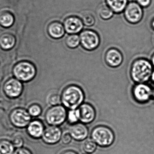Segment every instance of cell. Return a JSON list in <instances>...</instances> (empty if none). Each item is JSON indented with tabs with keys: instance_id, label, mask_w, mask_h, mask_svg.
Listing matches in <instances>:
<instances>
[{
	"instance_id": "1",
	"label": "cell",
	"mask_w": 154,
	"mask_h": 154,
	"mask_svg": "<svg viewBox=\"0 0 154 154\" xmlns=\"http://www.w3.org/2000/svg\"><path fill=\"white\" fill-rule=\"evenodd\" d=\"M153 67L152 62L146 59L140 58L135 60L130 68L131 79L137 84L145 83L151 79Z\"/></svg>"
},
{
	"instance_id": "23",
	"label": "cell",
	"mask_w": 154,
	"mask_h": 154,
	"mask_svg": "<svg viewBox=\"0 0 154 154\" xmlns=\"http://www.w3.org/2000/svg\"><path fill=\"white\" fill-rule=\"evenodd\" d=\"M67 119L69 124H76L79 120V109H69L67 112Z\"/></svg>"
},
{
	"instance_id": "7",
	"label": "cell",
	"mask_w": 154,
	"mask_h": 154,
	"mask_svg": "<svg viewBox=\"0 0 154 154\" xmlns=\"http://www.w3.org/2000/svg\"><path fill=\"white\" fill-rule=\"evenodd\" d=\"M82 46L87 50L91 51L97 49L100 44L99 36L93 30H85L80 35Z\"/></svg>"
},
{
	"instance_id": "5",
	"label": "cell",
	"mask_w": 154,
	"mask_h": 154,
	"mask_svg": "<svg viewBox=\"0 0 154 154\" xmlns=\"http://www.w3.org/2000/svg\"><path fill=\"white\" fill-rule=\"evenodd\" d=\"M35 66L28 61H23L17 64L14 69V76L19 80L28 81L32 80L36 75Z\"/></svg>"
},
{
	"instance_id": "6",
	"label": "cell",
	"mask_w": 154,
	"mask_h": 154,
	"mask_svg": "<svg viewBox=\"0 0 154 154\" xmlns=\"http://www.w3.org/2000/svg\"><path fill=\"white\" fill-rule=\"evenodd\" d=\"M143 8L137 2H130L127 5L124 12L126 20L132 24L140 22L143 17Z\"/></svg>"
},
{
	"instance_id": "27",
	"label": "cell",
	"mask_w": 154,
	"mask_h": 154,
	"mask_svg": "<svg viewBox=\"0 0 154 154\" xmlns=\"http://www.w3.org/2000/svg\"><path fill=\"white\" fill-rule=\"evenodd\" d=\"M42 112V109L40 105L38 104H34L30 107L29 113L31 116L38 117L41 115Z\"/></svg>"
},
{
	"instance_id": "35",
	"label": "cell",
	"mask_w": 154,
	"mask_h": 154,
	"mask_svg": "<svg viewBox=\"0 0 154 154\" xmlns=\"http://www.w3.org/2000/svg\"><path fill=\"white\" fill-rule=\"evenodd\" d=\"M151 62H152L153 66L154 67V53L152 56V58H151Z\"/></svg>"
},
{
	"instance_id": "30",
	"label": "cell",
	"mask_w": 154,
	"mask_h": 154,
	"mask_svg": "<svg viewBox=\"0 0 154 154\" xmlns=\"http://www.w3.org/2000/svg\"><path fill=\"white\" fill-rule=\"evenodd\" d=\"M152 0H137V2L142 7L146 8L150 6Z\"/></svg>"
},
{
	"instance_id": "21",
	"label": "cell",
	"mask_w": 154,
	"mask_h": 154,
	"mask_svg": "<svg viewBox=\"0 0 154 154\" xmlns=\"http://www.w3.org/2000/svg\"><path fill=\"white\" fill-rule=\"evenodd\" d=\"M13 145L7 141L0 142V154H13Z\"/></svg>"
},
{
	"instance_id": "22",
	"label": "cell",
	"mask_w": 154,
	"mask_h": 154,
	"mask_svg": "<svg viewBox=\"0 0 154 154\" xmlns=\"http://www.w3.org/2000/svg\"><path fill=\"white\" fill-rule=\"evenodd\" d=\"M97 148V144L91 139H87L82 144L83 151L87 153H92L96 151Z\"/></svg>"
},
{
	"instance_id": "18",
	"label": "cell",
	"mask_w": 154,
	"mask_h": 154,
	"mask_svg": "<svg viewBox=\"0 0 154 154\" xmlns=\"http://www.w3.org/2000/svg\"><path fill=\"white\" fill-rule=\"evenodd\" d=\"M107 4L116 13H120L125 11L128 4V0H106Z\"/></svg>"
},
{
	"instance_id": "36",
	"label": "cell",
	"mask_w": 154,
	"mask_h": 154,
	"mask_svg": "<svg viewBox=\"0 0 154 154\" xmlns=\"http://www.w3.org/2000/svg\"><path fill=\"white\" fill-rule=\"evenodd\" d=\"M151 26H152V29L154 30V19L152 20V22H151Z\"/></svg>"
},
{
	"instance_id": "19",
	"label": "cell",
	"mask_w": 154,
	"mask_h": 154,
	"mask_svg": "<svg viewBox=\"0 0 154 154\" xmlns=\"http://www.w3.org/2000/svg\"><path fill=\"white\" fill-rule=\"evenodd\" d=\"M14 37L11 34H4L0 37V46L4 49H9L15 44Z\"/></svg>"
},
{
	"instance_id": "3",
	"label": "cell",
	"mask_w": 154,
	"mask_h": 154,
	"mask_svg": "<svg viewBox=\"0 0 154 154\" xmlns=\"http://www.w3.org/2000/svg\"><path fill=\"white\" fill-rule=\"evenodd\" d=\"M91 137L98 146L103 148L111 146L115 141L114 132L106 126H97L94 127L91 131Z\"/></svg>"
},
{
	"instance_id": "28",
	"label": "cell",
	"mask_w": 154,
	"mask_h": 154,
	"mask_svg": "<svg viewBox=\"0 0 154 154\" xmlns=\"http://www.w3.org/2000/svg\"><path fill=\"white\" fill-rule=\"evenodd\" d=\"M48 103L51 107L61 105L62 104L61 95L57 94H52L49 98Z\"/></svg>"
},
{
	"instance_id": "16",
	"label": "cell",
	"mask_w": 154,
	"mask_h": 154,
	"mask_svg": "<svg viewBox=\"0 0 154 154\" xmlns=\"http://www.w3.org/2000/svg\"><path fill=\"white\" fill-rule=\"evenodd\" d=\"M44 127V124L41 120H34L30 123L28 126V133L32 137L40 138L43 134Z\"/></svg>"
},
{
	"instance_id": "32",
	"label": "cell",
	"mask_w": 154,
	"mask_h": 154,
	"mask_svg": "<svg viewBox=\"0 0 154 154\" xmlns=\"http://www.w3.org/2000/svg\"><path fill=\"white\" fill-rule=\"evenodd\" d=\"M23 143V142L22 140L20 138V137L16 138L14 141V145L16 147H19L22 145Z\"/></svg>"
},
{
	"instance_id": "10",
	"label": "cell",
	"mask_w": 154,
	"mask_h": 154,
	"mask_svg": "<svg viewBox=\"0 0 154 154\" xmlns=\"http://www.w3.org/2000/svg\"><path fill=\"white\" fill-rule=\"evenodd\" d=\"M66 131L70 134L72 138L78 142L83 141L89 134L88 127L82 123H77L69 126Z\"/></svg>"
},
{
	"instance_id": "33",
	"label": "cell",
	"mask_w": 154,
	"mask_h": 154,
	"mask_svg": "<svg viewBox=\"0 0 154 154\" xmlns=\"http://www.w3.org/2000/svg\"><path fill=\"white\" fill-rule=\"evenodd\" d=\"M60 154H78L75 152H74L73 151H70V150H69V151H65V152H63L61 153Z\"/></svg>"
},
{
	"instance_id": "14",
	"label": "cell",
	"mask_w": 154,
	"mask_h": 154,
	"mask_svg": "<svg viewBox=\"0 0 154 154\" xmlns=\"http://www.w3.org/2000/svg\"><path fill=\"white\" fill-rule=\"evenodd\" d=\"M83 22L80 18L72 16L66 18L64 22V27L66 31L70 34L80 32L83 28Z\"/></svg>"
},
{
	"instance_id": "15",
	"label": "cell",
	"mask_w": 154,
	"mask_h": 154,
	"mask_svg": "<svg viewBox=\"0 0 154 154\" xmlns=\"http://www.w3.org/2000/svg\"><path fill=\"white\" fill-rule=\"evenodd\" d=\"M5 93L10 97H16L20 96L22 90V85L19 80L11 79L7 81L4 86Z\"/></svg>"
},
{
	"instance_id": "4",
	"label": "cell",
	"mask_w": 154,
	"mask_h": 154,
	"mask_svg": "<svg viewBox=\"0 0 154 154\" xmlns=\"http://www.w3.org/2000/svg\"><path fill=\"white\" fill-rule=\"evenodd\" d=\"M67 112L62 105L53 106L47 110L45 114V121L50 125L58 126L62 124L67 119Z\"/></svg>"
},
{
	"instance_id": "26",
	"label": "cell",
	"mask_w": 154,
	"mask_h": 154,
	"mask_svg": "<svg viewBox=\"0 0 154 154\" xmlns=\"http://www.w3.org/2000/svg\"><path fill=\"white\" fill-rule=\"evenodd\" d=\"M100 16L104 20H108L113 15V11L109 6L104 5L100 8L99 11Z\"/></svg>"
},
{
	"instance_id": "9",
	"label": "cell",
	"mask_w": 154,
	"mask_h": 154,
	"mask_svg": "<svg viewBox=\"0 0 154 154\" xmlns=\"http://www.w3.org/2000/svg\"><path fill=\"white\" fill-rule=\"evenodd\" d=\"M62 132L58 126L50 125L44 129L42 139L47 144L52 145L57 144L61 140Z\"/></svg>"
},
{
	"instance_id": "13",
	"label": "cell",
	"mask_w": 154,
	"mask_h": 154,
	"mask_svg": "<svg viewBox=\"0 0 154 154\" xmlns=\"http://www.w3.org/2000/svg\"><path fill=\"white\" fill-rule=\"evenodd\" d=\"M105 61L108 66L117 68L122 64L123 57L121 52L116 49H110L106 52Z\"/></svg>"
},
{
	"instance_id": "12",
	"label": "cell",
	"mask_w": 154,
	"mask_h": 154,
	"mask_svg": "<svg viewBox=\"0 0 154 154\" xmlns=\"http://www.w3.org/2000/svg\"><path fill=\"white\" fill-rule=\"evenodd\" d=\"M11 119L13 124L18 127H24L29 124L30 115L23 109H15L11 114Z\"/></svg>"
},
{
	"instance_id": "24",
	"label": "cell",
	"mask_w": 154,
	"mask_h": 154,
	"mask_svg": "<svg viewBox=\"0 0 154 154\" xmlns=\"http://www.w3.org/2000/svg\"><path fill=\"white\" fill-rule=\"evenodd\" d=\"M82 20L87 26H91L95 23V17L93 14L88 12H84L82 14Z\"/></svg>"
},
{
	"instance_id": "31",
	"label": "cell",
	"mask_w": 154,
	"mask_h": 154,
	"mask_svg": "<svg viewBox=\"0 0 154 154\" xmlns=\"http://www.w3.org/2000/svg\"><path fill=\"white\" fill-rule=\"evenodd\" d=\"M13 154H32L30 151L25 148H18Z\"/></svg>"
},
{
	"instance_id": "29",
	"label": "cell",
	"mask_w": 154,
	"mask_h": 154,
	"mask_svg": "<svg viewBox=\"0 0 154 154\" xmlns=\"http://www.w3.org/2000/svg\"><path fill=\"white\" fill-rule=\"evenodd\" d=\"M72 139H73V138L70 135V134L66 130L62 134L60 141H61L62 144L65 145H66L69 144L71 143Z\"/></svg>"
},
{
	"instance_id": "17",
	"label": "cell",
	"mask_w": 154,
	"mask_h": 154,
	"mask_svg": "<svg viewBox=\"0 0 154 154\" xmlns=\"http://www.w3.org/2000/svg\"><path fill=\"white\" fill-rule=\"evenodd\" d=\"M65 28L59 22L51 23L48 27L49 35L53 39H59L62 38L65 34Z\"/></svg>"
},
{
	"instance_id": "2",
	"label": "cell",
	"mask_w": 154,
	"mask_h": 154,
	"mask_svg": "<svg viewBox=\"0 0 154 154\" xmlns=\"http://www.w3.org/2000/svg\"><path fill=\"white\" fill-rule=\"evenodd\" d=\"M85 94L81 88L75 85L66 87L61 95L62 104L69 110L79 108L85 101Z\"/></svg>"
},
{
	"instance_id": "20",
	"label": "cell",
	"mask_w": 154,
	"mask_h": 154,
	"mask_svg": "<svg viewBox=\"0 0 154 154\" xmlns=\"http://www.w3.org/2000/svg\"><path fill=\"white\" fill-rule=\"evenodd\" d=\"M80 42V39L79 35L72 34L67 37L66 40L67 46L71 49L77 48Z\"/></svg>"
},
{
	"instance_id": "25",
	"label": "cell",
	"mask_w": 154,
	"mask_h": 154,
	"mask_svg": "<svg viewBox=\"0 0 154 154\" xmlns=\"http://www.w3.org/2000/svg\"><path fill=\"white\" fill-rule=\"evenodd\" d=\"M14 20L13 16L11 14H3L0 16V24L3 27H10L13 23Z\"/></svg>"
},
{
	"instance_id": "11",
	"label": "cell",
	"mask_w": 154,
	"mask_h": 154,
	"mask_svg": "<svg viewBox=\"0 0 154 154\" xmlns=\"http://www.w3.org/2000/svg\"><path fill=\"white\" fill-rule=\"evenodd\" d=\"M79 121L82 124H87L93 123L96 118V111L94 108L88 103L82 104L79 108Z\"/></svg>"
},
{
	"instance_id": "8",
	"label": "cell",
	"mask_w": 154,
	"mask_h": 154,
	"mask_svg": "<svg viewBox=\"0 0 154 154\" xmlns=\"http://www.w3.org/2000/svg\"><path fill=\"white\" fill-rule=\"evenodd\" d=\"M132 93L135 100L142 104L150 101L153 96L152 88L145 83L137 84L133 87Z\"/></svg>"
},
{
	"instance_id": "34",
	"label": "cell",
	"mask_w": 154,
	"mask_h": 154,
	"mask_svg": "<svg viewBox=\"0 0 154 154\" xmlns=\"http://www.w3.org/2000/svg\"><path fill=\"white\" fill-rule=\"evenodd\" d=\"M151 80L154 83V70L153 71L152 73V76H151Z\"/></svg>"
}]
</instances>
